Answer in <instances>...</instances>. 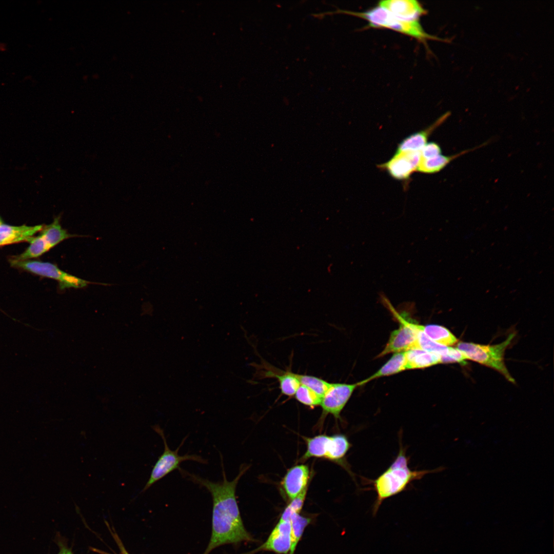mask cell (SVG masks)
<instances>
[{
	"label": "cell",
	"mask_w": 554,
	"mask_h": 554,
	"mask_svg": "<svg viewBox=\"0 0 554 554\" xmlns=\"http://www.w3.org/2000/svg\"><path fill=\"white\" fill-rule=\"evenodd\" d=\"M57 554H73L71 550L64 546H60V550Z\"/></svg>",
	"instance_id": "f1b7e54d"
},
{
	"label": "cell",
	"mask_w": 554,
	"mask_h": 554,
	"mask_svg": "<svg viewBox=\"0 0 554 554\" xmlns=\"http://www.w3.org/2000/svg\"><path fill=\"white\" fill-rule=\"evenodd\" d=\"M334 13H343L357 16L366 21L368 22V27L389 29L411 36L422 42L429 39L444 41L442 38L427 33L419 21L407 22L400 19L387 9L379 5L363 12L338 10L334 12H326L324 14L330 15Z\"/></svg>",
	"instance_id": "3957f363"
},
{
	"label": "cell",
	"mask_w": 554,
	"mask_h": 554,
	"mask_svg": "<svg viewBox=\"0 0 554 554\" xmlns=\"http://www.w3.org/2000/svg\"><path fill=\"white\" fill-rule=\"evenodd\" d=\"M9 261L12 267L56 280L61 289L67 288H81L90 284V282L67 273L55 265L49 262L30 260L16 261L10 258Z\"/></svg>",
	"instance_id": "ba28073f"
},
{
	"label": "cell",
	"mask_w": 554,
	"mask_h": 554,
	"mask_svg": "<svg viewBox=\"0 0 554 554\" xmlns=\"http://www.w3.org/2000/svg\"><path fill=\"white\" fill-rule=\"evenodd\" d=\"M418 345L420 349L439 354L440 356L445 355L448 352L450 347L434 342L428 338L420 330L418 334Z\"/></svg>",
	"instance_id": "484cf974"
},
{
	"label": "cell",
	"mask_w": 554,
	"mask_h": 554,
	"mask_svg": "<svg viewBox=\"0 0 554 554\" xmlns=\"http://www.w3.org/2000/svg\"><path fill=\"white\" fill-rule=\"evenodd\" d=\"M419 328L430 340L440 345L450 347L459 342L456 337L443 326L436 324L424 326L419 324Z\"/></svg>",
	"instance_id": "ffe728a7"
},
{
	"label": "cell",
	"mask_w": 554,
	"mask_h": 554,
	"mask_svg": "<svg viewBox=\"0 0 554 554\" xmlns=\"http://www.w3.org/2000/svg\"><path fill=\"white\" fill-rule=\"evenodd\" d=\"M379 5L386 8L398 18L407 21H419L426 13L422 5L415 0H385Z\"/></svg>",
	"instance_id": "4fadbf2b"
},
{
	"label": "cell",
	"mask_w": 554,
	"mask_h": 554,
	"mask_svg": "<svg viewBox=\"0 0 554 554\" xmlns=\"http://www.w3.org/2000/svg\"><path fill=\"white\" fill-rule=\"evenodd\" d=\"M405 370H406L405 352L395 353L377 372L358 384L360 386L374 379L391 375Z\"/></svg>",
	"instance_id": "e0dca14e"
},
{
	"label": "cell",
	"mask_w": 554,
	"mask_h": 554,
	"mask_svg": "<svg viewBox=\"0 0 554 554\" xmlns=\"http://www.w3.org/2000/svg\"><path fill=\"white\" fill-rule=\"evenodd\" d=\"M301 403L309 407L320 405L322 398L308 387L300 384L294 395Z\"/></svg>",
	"instance_id": "cb8c5ba5"
},
{
	"label": "cell",
	"mask_w": 554,
	"mask_h": 554,
	"mask_svg": "<svg viewBox=\"0 0 554 554\" xmlns=\"http://www.w3.org/2000/svg\"><path fill=\"white\" fill-rule=\"evenodd\" d=\"M466 357L460 350L451 347L445 355L440 356V363L457 362L464 365L466 363Z\"/></svg>",
	"instance_id": "4316f807"
},
{
	"label": "cell",
	"mask_w": 554,
	"mask_h": 554,
	"mask_svg": "<svg viewBox=\"0 0 554 554\" xmlns=\"http://www.w3.org/2000/svg\"><path fill=\"white\" fill-rule=\"evenodd\" d=\"M4 224L2 219L0 217V225Z\"/></svg>",
	"instance_id": "f546056e"
},
{
	"label": "cell",
	"mask_w": 554,
	"mask_h": 554,
	"mask_svg": "<svg viewBox=\"0 0 554 554\" xmlns=\"http://www.w3.org/2000/svg\"><path fill=\"white\" fill-rule=\"evenodd\" d=\"M297 378L301 384L308 387L321 398L323 397L331 384V383L312 375L297 374Z\"/></svg>",
	"instance_id": "603a6c76"
},
{
	"label": "cell",
	"mask_w": 554,
	"mask_h": 554,
	"mask_svg": "<svg viewBox=\"0 0 554 554\" xmlns=\"http://www.w3.org/2000/svg\"><path fill=\"white\" fill-rule=\"evenodd\" d=\"M41 233L30 241L28 247L21 254L11 256L16 261L28 260L36 258L65 240L63 230L57 226L49 224L44 226Z\"/></svg>",
	"instance_id": "9c48e42d"
},
{
	"label": "cell",
	"mask_w": 554,
	"mask_h": 554,
	"mask_svg": "<svg viewBox=\"0 0 554 554\" xmlns=\"http://www.w3.org/2000/svg\"><path fill=\"white\" fill-rule=\"evenodd\" d=\"M406 370L422 369L440 363V355L422 349L405 351Z\"/></svg>",
	"instance_id": "ac0fdd59"
},
{
	"label": "cell",
	"mask_w": 554,
	"mask_h": 554,
	"mask_svg": "<svg viewBox=\"0 0 554 554\" xmlns=\"http://www.w3.org/2000/svg\"><path fill=\"white\" fill-rule=\"evenodd\" d=\"M307 487L296 497L291 500L290 503L283 512L279 521H290L291 517L300 513L304 505L307 493Z\"/></svg>",
	"instance_id": "d4e9b609"
},
{
	"label": "cell",
	"mask_w": 554,
	"mask_h": 554,
	"mask_svg": "<svg viewBox=\"0 0 554 554\" xmlns=\"http://www.w3.org/2000/svg\"><path fill=\"white\" fill-rule=\"evenodd\" d=\"M420 153L421 159H427L442 154V150L438 143L431 142L427 143L420 151Z\"/></svg>",
	"instance_id": "83f0119b"
},
{
	"label": "cell",
	"mask_w": 554,
	"mask_h": 554,
	"mask_svg": "<svg viewBox=\"0 0 554 554\" xmlns=\"http://www.w3.org/2000/svg\"><path fill=\"white\" fill-rule=\"evenodd\" d=\"M420 160V151L395 153L387 162L378 167L395 180L406 181L417 171Z\"/></svg>",
	"instance_id": "8fae6325"
},
{
	"label": "cell",
	"mask_w": 554,
	"mask_h": 554,
	"mask_svg": "<svg viewBox=\"0 0 554 554\" xmlns=\"http://www.w3.org/2000/svg\"><path fill=\"white\" fill-rule=\"evenodd\" d=\"M358 386V382L353 384L331 383L320 404L322 415L331 414L336 419H341L342 411Z\"/></svg>",
	"instance_id": "30bf717a"
},
{
	"label": "cell",
	"mask_w": 554,
	"mask_h": 554,
	"mask_svg": "<svg viewBox=\"0 0 554 554\" xmlns=\"http://www.w3.org/2000/svg\"><path fill=\"white\" fill-rule=\"evenodd\" d=\"M266 374L276 378L279 383L282 393L288 397L294 395L301 384L297 378V374L291 371H282L279 374L269 371Z\"/></svg>",
	"instance_id": "44dd1931"
},
{
	"label": "cell",
	"mask_w": 554,
	"mask_h": 554,
	"mask_svg": "<svg viewBox=\"0 0 554 554\" xmlns=\"http://www.w3.org/2000/svg\"><path fill=\"white\" fill-rule=\"evenodd\" d=\"M449 115V112H446L425 129L406 137L398 144L395 153L420 151L427 143V140L433 131L440 126Z\"/></svg>",
	"instance_id": "2e32d148"
},
{
	"label": "cell",
	"mask_w": 554,
	"mask_h": 554,
	"mask_svg": "<svg viewBox=\"0 0 554 554\" xmlns=\"http://www.w3.org/2000/svg\"><path fill=\"white\" fill-rule=\"evenodd\" d=\"M44 225L36 226H12L5 224L0 225V246L19 243L30 242L34 235L40 232Z\"/></svg>",
	"instance_id": "9a60e30c"
},
{
	"label": "cell",
	"mask_w": 554,
	"mask_h": 554,
	"mask_svg": "<svg viewBox=\"0 0 554 554\" xmlns=\"http://www.w3.org/2000/svg\"><path fill=\"white\" fill-rule=\"evenodd\" d=\"M290 549L289 554H294L297 545L300 541L305 528L310 524L311 519L301 516L300 513L294 515L290 519Z\"/></svg>",
	"instance_id": "7402d4cb"
},
{
	"label": "cell",
	"mask_w": 554,
	"mask_h": 554,
	"mask_svg": "<svg viewBox=\"0 0 554 554\" xmlns=\"http://www.w3.org/2000/svg\"><path fill=\"white\" fill-rule=\"evenodd\" d=\"M309 478V470L306 465H298L288 470L282 484L290 499L296 497L307 487Z\"/></svg>",
	"instance_id": "5bb4252c"
},
{
	"label": "cell",
	"mask_w": 554,
	"mask_h": 554,
	"mask_svg": "<svg viewBox=\"0 0 554 554\" xmlns=\"http://www.w3.org/2000/svg\"><path fill=\"white\" fill-rule=\"evenodd\" d=\"M290 530V521H279L265 542L249 554L261 550L270 551L279 554L289 553Z\"/></svg>",
	"instance_id": "7c38bea8"
},
{
	"label": "cell",
	"mask_w": 554,
	"mask_h": 554,
	"mask_svg": "<svg viewBox=\"0 0 554 554\" xmlns=\"http://www.w3.org/2000/svg\"><path fill=\"white\" fill-rule=\"evenodd\" d=\"M384 301L387 304L388 308L393 315L400 323V326L398 329L391 332L385 347L378 357H382L390 353L405 352L411 349L419 348L418 345V334L420 331L419 324L407 320L402 314L397 312L390 304L386 302V300Z\"/></svg>",
	"instance_id": "52a82bcc"
},
{
	"label": "cell",
	"mask_w": 554,
	"mask_h": 554,
	"mask_svg": "<svg viewBox=\"0 0 554 554\" xmlns=\"http://www.w3.org/2000/svg\"><path fill=\"white\" fill-rule=\"evenodd\" d=\"M220 454L222 469V481L212 482L181 467L179 469L182 477L200 487L206 488L212 497V533L209 543L203 554H209L216 547L224 544L253 540L244 526L235 496L238 482L249 467L242 465L238 474L229 481L224 469L223 456L221 452Z\"/></svg>",
	"instance_id": "6da1fadb"
},
{
	"label": "cell",
	"mask_w": 554,
	"mask_h": 554,
	"mask_svg": "<svg viewBox=\"0 0 554 554\" xmlns=\"http://www.w3.org/2000/svg\"><path fill=\"white\" fill-rule=\"evenodd\" d=\"M408 460L405 449L400 446L397 457L390 465L372 481L373 489L377 493L372 509L373 516L377 515L384 500L406 490L412 481L421 479L426 474L436 471L412 470L408 466Z\"/></svg>",
	"instance_id": "7a4b0ae2"
},
{
	"label": "cell",
	"mask_w": 554,
	"mask_h": 554,
	"mask_svg": "<svg viewBox=\"0 0 554 554\" xmlns=\"http://www.w3.org/2000/svg\"><path fill=\"white\" fill-rule=\"evenodd\" d=\"M305 440L307 450L302 458L303 461L316 457L341 461L351 446L347 438L342 434L331 436L321 434Z\"/></svg>",
	"instance_id": "8992f818"
},
{
	"label": "cell",
	"mask_w": 554,
	"mask_h": 554,
	"mask_svg": "<svg viewBox=\"0 0 554 554\" xmlns=\"http://www.w3.org/2000/svg\"><path fill=\"white\" fill-rule=\"evenodd\" d=\"M152 428L161 437L163 441L164 449L153 466L149 478L144 487L142 492L148 490L154 483L174 470H179L181 468L180 464L183 462L192 461L201 464H207V460L199 455L189 453L183 456L179 454V450L184 443L187 436L183 439L180 445L175 450H172L167 444L164 430L159 425H155Z\"/></svg>",
	"instance_id": "5b68a950"
},
{
	"label": "cell",
	"mask_w": 554,
	"mask_h": 554,
	"mask_svg": "<svg viewBox=\"0 0 554 554\" xmlns=\"http://www.w3.org/2000/svg\"><path fill=\"white\" fill-rule=\"evenodd\" d=\"M484 145H485V143L478 147L465 150L459 153L451 155H444L441 154L430 159H424L421 158L417 171L421 173L427 174L439 172L452 161L461 155L465 154L468 152L475 150L477 148H479Z\"/></svg>",
	"instance_id": "d6986e66"
},
{
	"label": "cell",
	"mask_w": 554,
	"mask_h": 554,
	"mask_svg": "<svg viewBox=\"0 0 554 554\" xmlns=\"http://www.w3.org/2000/svg\"><path fill=\"white\" fill-rule=\"evenodd\" d=\"M515 336V334L511 333L502 343L492 345L460 342L457 344V348L465 355L467 359L498 371L507 380L514 383L515 381L505 366L504 354Z\"/></svg>",
	"instance_id": "277c9868"
}]
</instances>
